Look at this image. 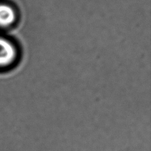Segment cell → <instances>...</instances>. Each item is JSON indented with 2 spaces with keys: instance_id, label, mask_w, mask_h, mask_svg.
I'll return each mask as SVG.
<instances>
[{
  "instance_id": "2",
  "label": "cell",
  "mask_w": 151,
  "mask_h": 151,
  "mask_svg": "<svg viewBox=\"0 0 151 151\" xmlns=\"http://www.w3.org/2000/svg\"><path fill=\"white\" fill-rule=\"evenodd\" d=\"M17 19V13L14 7L6 4H0V27H10Z\"/></svg>"
},
{
  "instance_id": "1",
  "label": "cell",
  "mask_w": 151,
  "mask_h": 151,
  "mask_svg": "<svg viewBox=\"0 0 151 151\" xmlns=\"http://www.w3.org/2000/svg\"><path fill=\"white\" fill-rule=\"evenodd\" d=\"M18 58V49L10 40L0 37V67H7Z\"/></svg>"
}]
</instances>
